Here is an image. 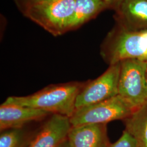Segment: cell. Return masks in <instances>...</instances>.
Returning a JSON list of instances; mask_svg holds the SVG:
<instances>
[{
	"label": "cell",
	"mask_w": 147,
	"mask_h": 147,
	"mask_svg": "<svg viewBox=\"0 0 147 147\" xmlns=\"http://www.w3.org/2000/svg\"><path fill=\"white\" fill-rule=\"evenodd\" d=\"M84 84L70 82L51 84L31 95L8 97L3 104L34 108L70 118L75 111L76 98Z\"/></svg>",
	"instance_id": "cell-1"
},
{
	"label": "cell",
	"mask_w": 147,
	"mask_h": 147,
	"mask_svg": "<svg viewBox=\"0 0 147 147\" xmlns=\"http://www.w3.org/2000/svg\"><path fill=\"white\" fill-rule=\"evenodd\" d=\"M100 55L109 65L127 59L147 62V31H131L116 24L102 43Z\"/></svg>",
	"instance_id": "cell-2"
},
{
	"label": "cell",
	"mask_w": 147,
	"mask_h": 147,
	"mask_svg": "<svg viewBox=\"0 0 147 147\" xmlns=\"http://www.w3.org/2000/svg\"><path fill=\"white\" fill-rule=\"evenodd\" d=\"M75 0H44L27 8L23 14L53 36L68 32Z\"/></svg>",
	"instance_id": "cell-3"
},
{
	"label": "cell",
	"mask_w": 147,
	"mask_h": 147,
	"mask_svg": "<svg viewBox=\"0 0 147 147\" xmlns=\"http://www.w3.org/2000/svg\"><path fill=\"white\" fill-rule=\"evenodd\" d=\"M147 62L127 59L120 62L118 94L135 111L147 102Z\"/></svg>",
	"instance_id": "cell-4"
},
{
	"label": "cell",
	"mask_w": 147,
	"mask_h": 147,
	"mask_svg": "<svg viewBox=\"0 0 147 147\" xmlns=\"http://www.w3.org/2000/svg\"><path fill=\"white\" fill-rule=\"evenodd\" d=\"M135 111L119 95L99 103L76 109L70 118L71 126L87 124H107L116 120H124Z\"/></svg>",
	"instance_id": "cell-5"
},
{
	"label": "cell",
	"mask_w": 147,
	"mask_h": 147,
	"mask_svg": "<svg viewBox=\"0 0 147 147\" xmlns=\"http://www.w3.org/2000/svg\"><path fill=\"white\" fill-rule=\"evenodd\" d=\"M120 63L110 65L98 78L85 82L76 99L75 110L109 99L118 94Z\"/></svg>",
	"instance_id": "cell-6"
},
{
	"label": "cell",
	"mask_w": 147,
	"mask_h": 147,
	"mask_svg": "<svg viewBox=\"0 0 147 147\" xmlns=\"http://www.w3.org/2000/svg\"><path fill=\"white\" fill-rule=\"evenodd\" d=\"M71 127L69 117L53 114L28 147H57L67 139Z\"/></svg>",
	"instance_id": "cell-7"
},
{
	"label": "cell",
	"mask_w": 147,
	"mask_h": 147,
	"mask_svg": "<svg viewBox=\"0 0 147 147\" xmlns=\"http://www.w3.org/2000/svg\"><path fill=\"white\" fill-rule=\"evenodd\" d=\"M50 114L34 108L2 103L0 106V130L22 128L32 121L42 120Z\"/></svg>",
	"instance_id": "cell-8"
},
{
	"label": "cell",
	"mask_w": 147,
	"mask_h": 147,
	"mask_svg": "<svg viewBox=\"0 0 147 147\" xmlns=\"http://www.w3.org/2000/svg\"><path fill=\"white\" fill-rule=\"evenodd\" d=\"M71 147H110L106 124L71 126L68 136Z\"/></svg>",
	"instance_id": "cell-9"
},
{
	"label": "cell",
	"mask_w": 147,
	"mask_h": 147,
	"mask_svg": "<svg viewBox=\"0 0 147 147\" xmlns=\"http://www.w3.org/2000/svg\"><path fill=\"white\" fill-rule=\"evenodd\" d=\"M116 13L117 24L131 31H147V0H124Z\"/></svg>",
	"instance_id": "cell-10"
},
{
	"label": "cell",
	"mask_w": 147,
	"mask_h": 147,
	"mask_svg": "<svg viewBox=\"0 0 147 147\" xmlns=\"http://www.w3.org/2000/svg\"><path fill=\"white\" fill-rule=\"evenodd\" d=\"M107 8L105 0H75L73 17L68 31L78 28Z\"/></svg>",
	"instance_id": "cell-11"
},
{
	"label": "cell",
	"mask_w": 147,
	"mask_h": 147,
	"mask_svg": "<svg viewBox=\"0 0 147 147\" xmlns=\"http://www.w3.org/2000/svg\"><path fill=\"white\" fill-rule=\"evenodd\" d=\"M123 121L125 130L135 139L137 147H147V102Z\"/></svg>",
	"instance_id": "cell-12"
},
{
	"label": "cell",
	"mask_w": 147,
	"mask_h": 147,
	"mask_svg": "<svg viewBox=\"0 0 147 147\" xmlns=\"http://www.w3.org/2000/svg\"><path fill=\"white\" fill-rule=\"evenodd\" d=\"M24 138L22 128L3 130L0 135V147H25Z\"/></svg>",
	"instance_id": "cell-13"
},
{
	"label": "cell",
	"mask_w": 147,
	"mask_h": 147,
	"mask_svg": "<svg viewBox=\"0 0 147 147\" xmlns=\"http://www.w3.org/2000/svg\"><path fill=\"white\" fill-rule=\"evenodd\" d=\"M110 147H137V146L135 139L126 130H124L118 140L112 144Z\"/></svg>",
	"instance_id": "cell-14"
},
{
	"label": "cell",
	"mask_w": 147,
	"mask_h": 147,
	"mask_svg": "<svg viewBox=\"0 0 147 147\" xmlns=\"http://www.w3.org/2000/svg\"><path fill=\"white\" fill-rule=\"evenodd\" d=\"M16 5L21 13H24L27 8L35 5L44 0H14Z\"/></svg>",
	"instance_id": "cell-15"
},
{
	"label": "cell",
	"mask_w": 147,
	"mask_h": 147,
	"mask_svg": "<svg viewBox=\"0 0 147 147\" xmlns=\"http://www.w3.org/2000/svg\"><path fill=\"white\" fill-rule=\"evenodd\" d=\"M124 0H105L108 8L116 11Z\"/></svg>",
	"instance_id": "cell-16"
},
{
	"label": "cell",
	"mask_w": 147,
	"mask_h": 147,
	"mask_svg": "<svg viewBox=\"0 0 147 147\" xmlns=\"http://www.w3.org/2000/svg\"><path fill=\"white\" fill-rule=\"evenodd\" d=\"M57 147H71V146L67 138V139H66L64 141H63L62 143H61Z\"/></svg>",
	"instance_id": "cell-17"
},
{
	"label": "cell",
	"mask_w": 147,
	"mask_h": 147,
	"mask_svg": "<svg viewBox=\"0 0 147 147\" xmlns=\"http://www.w3.org/2000/svg\"></svg>",
	"instance_id": "cell-18"
}]
</instances>
